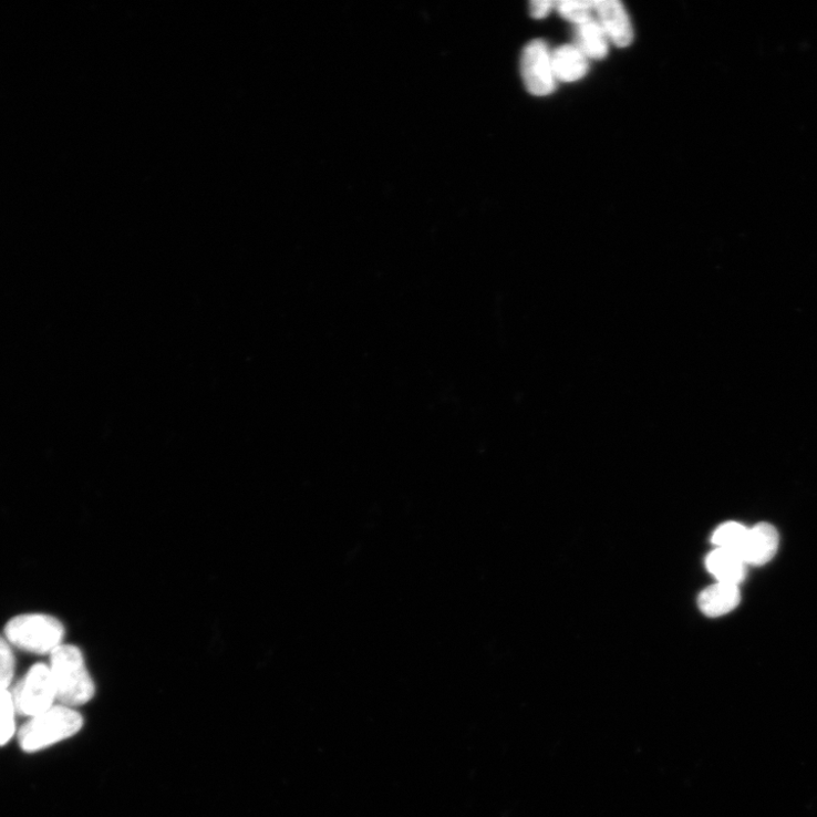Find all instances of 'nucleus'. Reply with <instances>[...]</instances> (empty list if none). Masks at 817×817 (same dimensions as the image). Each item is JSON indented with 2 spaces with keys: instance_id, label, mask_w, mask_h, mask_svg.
Segmentation results:
<instances>
[{
  "instance_id": "f257e3e1",
  "label": "nucleus",
  "mask_w": 817,
  "mask_h": 817,
  "mask_svg": "<svg viewBox=\"0 0 817 817\" xmlns=\"http://www.w3.org/2000/svg\"><path fill=\"white\" fill-rule=\"evenodd\" d=\"M50 669L61 705L74 709L94 699L96 686L80 649L62 644L51 654Z\"/></svg>"
},
{
  "instance_id": "f03ea898",
  "label": "nucleus",
  "mask_w": 817,
  "mask_h": 817,
  "mask_svg": "<svg viewBox=\"0 0 817 817\" xmlns=\"http://www.w3.org/2000/svg\"><path fill=\"white\" fill-rule=\"evenodd\" d=\"M83 726L82 715L72 707L54 705L49 711L31 717L19 732L20 746L32 753L76 735Z\"/></svg>"
},
{
  "instance_id": "7ed1b4c3",
  "label": "nucleus",
  "mask_w": 817,
  "mask_h": 817,
  "mask_svg": "<svg viewBox=\"0 0 817 817\" xmlns=\"http://www.w3.org/2000/svg\"><path fill=\"white\" fill-rule=\"evenodd\" d=\"M64 634L61 621L39 613L18 616L6 627L8 642L33 654H52L63 644Z\"/></svg>"
},
{
  "instance_id": "20e7f679",
  "label": "nucleus",
  "mask_w": 817,
  "mask_h": 817,
  "mask_svg": "<svg viewBox=\"0 0 817 817\" xmlns=\"http://www.w3.org/2000/svg\"><path fill=\"white\" fill-rule=\"evenodd\" d=\"M11 693L20 715L31 718L52 709L58 697L50 665H33Z\"/></svg>"
},
{
  "instance_id": "39448f33",
  "label": "nucleus",
  "mask_w": 817,
  "mask_h": 817,
  "mask_svg": "<svg viewBox=\"0 0 817 817\" xmlns=\"http://www.w3.org/2000/svg\"><path fill=\"white\" fill-rule=\"evenodd\" d=\"M520 69L525 85L531 95L545 97L555 93L558 80L555 75L552 52L547 42L536 39L526 44Z\"/></svg>"
},
{
  "instance_id": "423d86ee",
  "label": "nucleus",
  "mask_w": 817,
  "mask_h": 817,
  "mask_svg": "<svg viewBox=\"0 0 817 817\" xmlns=\"http://www.w3.org/2000/svg\"><path fill=\"white\" fill-rule=\"evenodd\" d=\"M779 548V534L769 524L748 529L740 556L746 565L763 566L774 559Z\"/></svg>"
},
{
  "instance_id": "0eeeda50",
  "label": "nucleus",
  "mask_w": 817,
  "mask_h": 817,
  "mask_svg": "<svg viewBox=\"0 0 817 817\" xmlns=\"http://www.w3.org/2000/svg\"><path fill=\"white\" fill-rule=\"evenodd\" d=\"M594 4L609 40L620 49L628 48L633 40V30L623 4L619 0H597Z\"/></svg>"
},
{
  "instance_id": "6e6552de",
  "label": "nucleus",
  "mask_w": 817,
  "mask_h": 817,
  "mask_svg": "<svg viewBox=\"0 0 817 817\" xmlns=\"http://www.w3.org/2000/svg\"><path fill=\"white\" fill-rule=\"evenodd\" d=\"M738 585L716 582L705 590L699 599L701 611L711 618H717L734 611L741 603Z\"/></svg>"
},
{
  "instance_id": "1a4fd4ad",
  "label": "nucleus",
  "mask_w": 817,
  "mask_h": 817,
  "mask_svg": "<svg viewBox=\"0 0 817 817\" xmlns=\"http://www.w3.org/2000/svg\"><path fill=\"white\" fill-rule=\"evenodd\" d=\"M555 75L558 81L576 82L588 72V59L576 44H565L552 53Z\"/></svg>"
},
{
  "instance_id": "9d476101",
  "label": "nucleus",
  "mask_w": 817,
  "mask_h": 817,
  "mask_svg": "<svg viewBox=\"0 0 817 817\" xmlns=\"http://www.w3.org/2000/svg\"><path fill=\"white\" fill-rule=\"evenodd\" d=\"M746 563L732 551L716 549L706 559L707 570L718 582L740 585L746 577Z\"/></svg>"
},
{
  "instance_id": "9b49d317",
  "label": "nucleus",
  "mask_w": 817,
  "mask_h": 817,
  "mask_svg": "<svg viewBox=\"0 0 817 817\" xmlns=\"http://www.w3.org/2000/svg\"><path fill=\"white\" fill-rule=\"evenodd\" d=\"M577 48L588 60L608 56L609 38L599 21L592 20L577 28Z\"/></svg>"
},
{
  "instance_id": "f8f14e48",
  "label": "nucleus",
  "mask_w": 817,
  "mask_h": 817,
  "mask_svg": "<svg viewBox=\"0 0 817 817\" xmlns=\"http://www.w3.org/2000/svg\"><path fill=\"white\" fill-rule=\"evenodd\" d=\"M748 529L738 523H726L713 534L712 540L717 549L740 555Z\"/></svg>"
},
{
  "instance_id": "ddd939ff",
  "label": "nucleus",
  "mask_w": 817,
  "mask_h": 817,
  "mask_svg": "<svg viewBox=\"0 0 817 817\" xmlns=\"http://www.w3.org/2000/svg\"><path fill=\"white\" fill-rule=\"evenodd\" d=\"M556 7L563 19L577 27L594 20L596 4L589 0H562Z\"/></svg>"
},
{
  "instance_id": "4468645a",
  "label": "nucleus",
  "mask_w": 817,
  "mask_h": 817,
  "mask_svg": "<svg viewBox=\"0 0 817 817\" xmlns=\"http://www.w3.org/2000/svg\"><path fill=\"white\" fill-rule=\"evenodd\" d=\"M15 705L12 693L0 691V746L8 744L15 733Z\"/></svg>"
},
{
  "instance_id": "2eb2a0df",
  "label": "nucleus",
  "mask_w": 817,
  "mask_h": 817,
  "mask_svg": "<svg viewBox=\"0 0 817 817\" xmlns=\"http://www.w3.org/2000/svg\"><path fill=\"white\" fill-rule=\"evenodd\" d=\"M15 673V658L11 644L0 635V691L10 689Z\"/></svg>"
},
{
  "instance_id": "dca6fc26",
  "label": "nucleus",
  "mask_w": 817,
  "mask_h": 817,
  "mask_svg": "<svg viewBox=\"0 0 817 817\" xmlns=\"http://www.w3.org/2000/svg\"><path fill=\"white\" fill-rule=\"evenodd\" d=\"M555 7L556 3L552 0H534L529 4L530 15L537 20L545 19L549 17Z\"/></svg>"
}]
</instances>
